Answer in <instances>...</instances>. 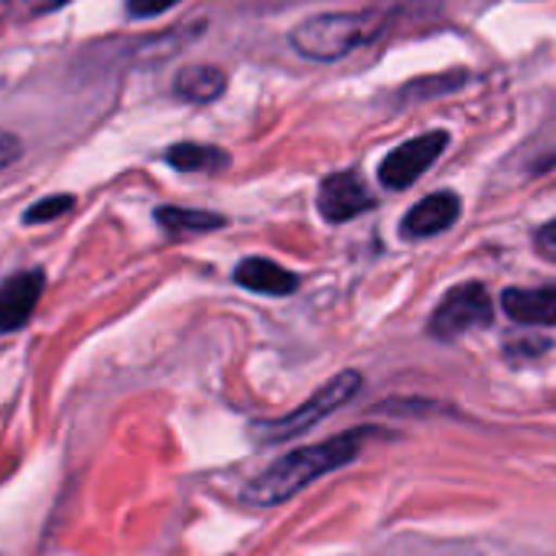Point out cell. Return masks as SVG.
<instances>
[{"label": "cell", "mask_w": 556, "mask_h": 556, "mask_svg": "<svg viewBox=\"0 0 556 556\" xmlns=\"http://www.w3.org/2000/svg\"><path fill=\"white\" fill-rule=\"evenodd\" d=\"M20 156V140L7 130H0V169H7Z\"/></svg>", "instance_id": "e0dca14e"}, {"label": "cell", "mask_w": 556, "mask_h": 556, "mask_svg": "<svg viewBox=\"0 0 556 556\" xmlns=\"http://www.w3.org/2000/svg\"><path fill=\"white\" fill-rule=\"evenodd\" d=\"M156 222L163 231L169 235H202V231H215L225 225L222 215L215 212H202V208H179V205H163L156 208Z\"/></svg>", "instance_id": "4fadbf2b"}, {"label": "cell", "mask_w": 556, "mask_h": 556, "mask_svg": "<svg viewBox=\"0 0 556 556\" xmlns=\"http://www.w3.org/2000/svg\"><path fill=\"white\" fill-rule=\"evenodd\" d=\"M463 205H459V195L456 192H433L427 199H420L401 222V231L404 238H433V235H443L446 228L456 225Z\"/></svg>", "instance_id": "ba28073f"}, {"label": "cell", "mask_w": 556, "mask_h": 556, "mask_svg": "<svg viewBox=\"0 0 556 556\" xmlns=\"http://www.w3.org/2000/svg\"><path fill=\"white\" fill-rule=\"evenodd\" d=\"M42 274L39 270H20L0 283V336L16 332L29 323L39 296H42Z\"/></svg>", "instance_id": "52a82bcc"}, {"label": "cell", "mask_w": 556, "mask_h": 556, "mask_svg": "<svg viewBox=\"0 0 556 556\" xmlns=\"http://www.w3.org/2000/svg\"><path fill=\"white\" fill-rule=\"evenodd\" d=\"M166 163L179 173H218L228 166V153L208 143H176L169 147Z\"/></svg>", "instance_id": "7c38bea8"}, {"label": "cell", "mask_w": 556, "mask_h": 556, "mask_svg": "<svg viewBox=\"0 0 556 556\" xmlns=\"http://www.w3.org/2000/svg\"><path fill=\"white\" fill-rule=\"evenodd\" d=\"M378 430L371 427H358L349 433H339L332 440H323L316 446H303L296 453L280 456L277 463H270L261 476H254L241 498L254 508H277L283 502H290L293 495H300L303 489H309L316 479L355 463L365 450L368 440H375Z\"/></svg>", "instance_id": "6da1fadb"}, {"label": "cell", "mask_w": 556, "mask_h": 556, "mask_svg": "<svg viewBox=\"0 0 556 556\" xmlns=\"http://www.w3.org/2000/svg\"><path fill=\"white\" fill-rule=\"evenodd\" d=\"M495 316V306H492V296L482 283L469 280V283H459L453 287L440 306L433 309V319H430V332L443 342L450 339H459L472 329H482L489 326Z\"/></svg>", "instance_id": "277c9868"}, {"label": "cell", "mask_w": 556, "mask_h": 556, "mask_svg": "<svg viewBox=\"0 0 556 556\" xmlns=\"http://www.w3.org/2000/svg\"><path fill=\"white\" fill-rule=\"evenodd\" d=\"M235 283H241L244 290L264 293V296H290L300 280L296 274L283 270L280 264L267 261V257H248L235 267Z\"/></svg>", "instance_id": "30bf717a"}, {"label": "cell", "mask_w": 556, "mask_h": 556, "mask_svg": "<svg viewBox=\"0 0 556 556\" xmlns=\"http://www.w3.org/2000/svg\"><path fill=\"white\" fill-rule=\"evenodd\" d=\"M538 248H541V254H547V257L556 261V218L538 231Z\"/></svg>", "instance_id": "ac0fdd59"}, {"label": "cell", "mask_w": 556, "mask_h": 556, "mask_svg": "<svg viewBox=\"0 0 556 556\" xmlns=\"http://www.w3.org/2000/svg\"><path fill=\"white\" fill-rule=\"evenodd\" d=\"M62 3H68V0H36V13H46V10H59Z\"/></svg>", "instance_id": "d6986e66"}, {"label": "cell", "mask_w": 556, "mask_h": 556, "mask_svg": "<svg viewBox=\"0 0 556 556\" xmlns=\"http://www.w3.org/2000/svg\"><path fill=\"white\" fill-rule=\"evenodd\" d=\"M388 29V16L378 10H332L303 20L293 33L290 42L300 55L313 62H336L358 46H368L381 39Z\"/></svg>", "instance_id": "7a4b0ae2"}, {"label": "cell", "mask_w": 556, "mask_h": 556, "mask_svg": "<svg viewBox=\"0 0 556 556\" xmlns=\"http://www.w3.org/2000/svg\"><path fill=\"white\" fill-rule=\"evenodd\" d=\"M182 0H127V13L143 20V16H156V13H166L169 7H176Z\"/></svg>", "instance_id": "9a60e30c"}, {"label": "cell", "mask_w": 556, "mask_h": 556, "mask_svg": "<svg viewBox=\"0 0 556 556\" xmlns=\"http://www.w3.org/2000/svg\"><path fill=\"white\" fill-rule=\"evenodd\" d=\"M446 143H450L446 130H430L424 137H414V140L394 147L381 160V166H378L381 186H388V189H407V186H414L440 160V153L446 150Z\"/></svg>", "instance_id": "5b68a950"}, {"label": "cell", "mask_w": 556, "mask_h": 556, "mask_svg": "<svg viewBox=\"0 0 556 556\" xmlns=\"http://www.w3.org/2000/svg\"><path fill=\"white\" fill-rule=\"evenodd\" d=\"M36 16V0H0V20Z\"/></svg>", "instance_id": "2e32d148"}, {"label": "cell", "mask_w": 556, "mask_h": 556, "mask_svg": "<svg viewBox=\"0 0 556 556\" xmlns=\"http://www.w3.org/2000/svg\"><path fill=\"white\" fill-rule=\"evenodd\" d=\"M371 205H375V199L355 173H332L319 186V215L332 225L352 222L362 212H368Z\"/></svg>", "instance_id": "8992f818"}, {"label": "cell", "mask_w": 556, "mask_h": 556, "mask_svg": "<svg viewBox=\"0 0 556 556\" xmlns=\"http://www.w3.org/2000/svg\"><path fill=\"white\" fill-rule=\"evenodd\" d=\"M176 94L189 104H208L215 98L225 94L228 88V75L218 65H186L176 75Z\"/></svg>", "instance_id": "8fae6325"}, {"label": "cell", "mask_w": 556, "mask_h": 556, "mask_svg": "<svg viewBox=\"0 0 556 556\" xmlns=\"http://www.w3.org/2000/svg\"><path fill=\"white\" fill-rule=\"evenodd\" d=\"M362 391V375L358 371H339L326 388H319L303 407L290 410L287 417L277 420H257L254 424V440L270 446V443H287L306 430H313L316 424H323L326 417H332L336 410H342L355 394Z\"/></svg>", "instance_id": "3957f363"}, {"label": "cell", "mask_w": 556, "mask_h": 556, "mask_svg": "<svg viewBox=\"0 0 556 556\" xmlns=\"http://www.w3.org/2000/svg\"><path fill=\"white\" fill-rule=\"evenodd\" d=\"M505 313L521 326H554L556 323V283L551 287H511L502 296Z\"/></svg>", "instance_id": "9c48e42d"}, {"label": "cell", "mask_w": 556, "mask_h": 556, "mask_svg": "<svg viewBox=\"0 0 556 556\" xmlns=\"http://www.w3.org/2000/svg\"><path fill=\"white\" fill-rule=\"evenodd\" d=\"M75 205V199L72 195H49V199H39L26 215H23V222L26 225H39V222H52V218H59V215H65L68 208Z\"/></svg>", "instance_id": "5bb4252c"}]
</instances>
